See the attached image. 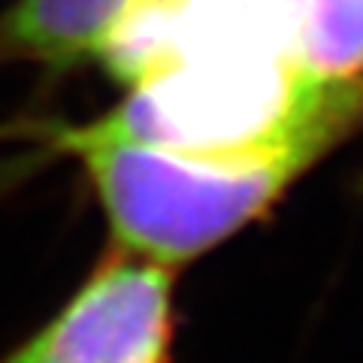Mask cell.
Segmentation results:
<instances>
[{"mask_svg":"<svg viewBox=\"0 0 363 363\" xmlns=\"http://www.w3.org/2000/svg\"><path fill=\"white\" fill-rule=\"evenodd\" d=\"M179 269L109 245L43 324L0 363H173Z\"/></svg>","mask_w":363,"mask_h":363,"instance_id":"7a4b0ae2","label":"cell"},{"mask_svg":"<svg viewBox=\"0 0 363 363\" xmlns=\"http://www.w3.org/2000/svg\"><path fill=\"white\" fill-rule=\"evenodd\" d=\"M157 0H13L0 13V61L52 73L109 61Z\"/></svg>","mask_w":363,"mask_h":363,"instance_id":"3957f363","label":"cell"},{"mask_svg":"<svg viewBox=\"0 0 363 363\" xmlns=\"http://www.w3.org/2000/svg\"><path fill=\"white\" fill-rule=\"evenodd\" d=\"M76 157L106 221L109 245L188 267L230 242L285 197L318 161L300 152L200 155L136 136L104 112L55 130Z\"/></svg>","mask_w":363,"mask_h":363,"instance_id":"6da1fadb","label":"cell"}]
</instances>
